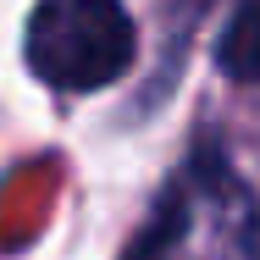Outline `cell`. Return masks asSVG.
Masks as SVG:
<instances>
[{"label": "cell", "instance_id": "obj_1", "mask_svg": "<svg viewBox=\"0 0 260 260\" xmlns=\"http://www.w3.org/2000/svg\"><path fill=\"white\" fill-rule=\"evenodd\" d=\"M127 260H260V200L205 150L166 183Z\"/></svg>", "mask_w": 260, "mask_h": 260}, {"label": "cell", "instance_id": "obj_2", "mask_svg": "<svg viewBox=\"0 0 260 260\" xmlns=\"http://www.w3.org/2000/svg\"><path fill=\"white\" fill-rule=\"evenodd\" d=\"M133 17L122 0H39L28 11L22 55L39 83L61 94H94L133 67Z\"/></svg>", "mask_w": 260, "mask_h": 260}, {"label": "cell", "instance_id": "obj_3", "mask_svg": "<svg viewBox=\"0 0 260 260\" xmlns=\"http://www.w3.org/2000/svg\"><path fill=\"white\" fill-rule=\"evenodd\" d=\"M216 61H221L227 78H238V83H260V0H244V6L233 11L221 45H216Z\"/></svg>", "mask_w": 260, "mask_h": 260}]
</instances>
